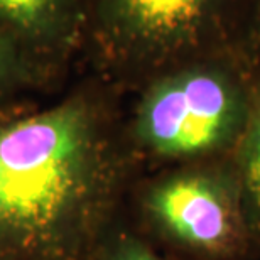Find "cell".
<instances>
[{"instance_id": "1", "label": "cell", "mask_w": 260, "mask_h": 260, "mask_svg": "<svg viewBox=\"0 0 260 260\" xmlns=\"http://www.w3.org/2000/svg\"><path fill=\"white\" fill-rule=\"evenodd\" d=\"M120 95L93 75L0 118V260H93L145 173Z\"/></svg>"}, {"instance_id": "2", "label": "cell", "mask_w": 260, "mask_h": 260, "mask_svg": "<svg viewBox=\"0 0 260 260\" xmlns=\"http://www.w3.org/2000/svg\"><path fill=\"white\" fill-rule=\"evenodd\" d=\"M258 75L257 54L225 53L186 61L140 85L125 130L144 171L232 155Z\"/></svg>"}, {"instance_id": "3", "label": "cell", "mask_w": 260, "mask_h": 260, "mask_svg": "<svg viewBox=\"0 0 260 260\" xmlns=\"http://www.w3.org/2000/svg\"><path fill=\"white\" fill-rule=\"evenodd\" d=\"M240 0H83L85 48L95 76L137 90L169 68L225 53H253L232 27ZM255 54V53H253Z\"/></svg>"}, {"instance_id": "4", "label": "cell", "mask_w": 260, "mask_h": 260, "mask_svg": "<svg viewBox=\"0 0 260 260\" xmlns=\"http://www.w3.org/2000/svg\"><path fill=\"white\" fill-rule=\"evenodd\" d=\"M130 223L181 260H257L233 157L145 171L127 203Z\"/></svg>"}, {"instance_id": "5", "label": "cell", "mask_w": 260, "mask_h": 260, "mask_svg": "<svg viewBox=\"0 0 260 260\" xmlns=\"http://www.w3.org/2000/svg\"><path fill=\"white\" fill-rule=\"evenodd\" d=\"M0 34L61 81L85 48L83 0H0Z\"/></svg>"}, {"instance_id": "6", "label": "cell", "mask_w": 260, "mask_h": 260, "mask_svg": "<svg viewBox=\"0 0 260 260\" xmlns=\"http://www.w3.org/2000/svg\"><path fill=\"white\" fill-rule=\"evenodd\" d=\"M232 157L240 184L243 216L260 257V75L253 95L250 118Z\"/></svg>"}, {"instance_id": "7", "label": "cell", "mask_w": 260, "mask_h": 260, "mask_svg": "<svg viewBox=\"0 0 260 260\" xmlns=\"http://www.w3.org/2000/svg\"><path fill=\"white\" fill-rule=\"evenodd\" d=\"M58 83L44 68L0 34V108L27 103L32 93L53 90Z\"/></svg>"}, {"instance_id": "8", "label": "cell", "mask_w": 260, "mask_h": 260, "mask_svg": "<svg viewBox=\"0 0 260 260\" xmlns=\"http://www.w3.org/2000/svg\"><path fill=\"white\" fill-rule=\"evenodd\" d=\"M93 260H181L149 242L132 223L127 213L103 238Z\"/></svg>"}, {"instance_id": "9", "label": "cell", "mask_w": 260, "mask_h": 260, "mask_svg": "<svg viewBox=\"0 0 260 260\" xmlns=\"http://www.w3.org/2000/svg\"><path fill=\"white\" fill-rule=\"evenodd\" d=\"M27 103H30V102H27ZM27 103H20V105H14V107H9V108H0V118H4V117H7L9 113H12V112H15L17 108H20V107H24V105H27Z\"/></svg>"}]
</instances>
